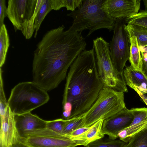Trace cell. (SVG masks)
<instances>
[{
  "label": "cell",
  "mask_w": 147,
  "mask_h": 147,
  "mask_svg": "<svg viewBox=\"0 0 147 147\" xmlns=\"http://www.w3.org/2000/svg\"><path fill=\"white\" fill-rule=\"evenodd\" d=\"M65 28L63 25L47 32L34 52L33 81L47 92L64 80L74 61L86 50L87 43L82 33Z\"/></svg>",
  "instance_id": "6da1fadb"
},
{
  "label": "cell",
  "mask_w": 147,
  "mask_h": 147,
  "mask_svg": "<svg viewBox=\"0 0 147 147\" xmlns=\"http://www.w3.org/2000/svg\"><path fill=\"white\" fill-rule=\"evenodd\" d=\"M103 86L98 75L94 48L83 51L70 66L66 77L62 102L63 119L86 112Z\"/></svg>",
  "instance_id": "7a4b0ae2"
},
{
  "label": "cell",
  "mask_w": 147,
  "mask_h": 147,
  "mask_svg": "<svg viewBox=\"0 0 147 147\" xmlns=\"http://www.w3.org/2000/svg\"><path fill=\"white\" fill-rule=\"evenodd\" d=\"M103 0H84L77 9L67 16L73 19L72 24L67 30L68 31L79 32L89 30L87 37L94 31L105 28L110 32L113 30L115 20L102 9Z\"/></svg>",
  "instance_id": "3957f363"
},
{
  "label": "cell",
  "mask_w": 147,
  "mask_h": 147,
  "mask_svg": "<svg viewBox=\"0 0 147 147\" xmlns=\"http://www.w3.org/2000/svg\"><path fill=\"white\" fill-rule=\"evenodd\" d=\"M47 91L33 81L19 83L11 90L8 105L15 115L31 112L47 103Z\"/></svg>",
  "instance_id": "277c9868"
},
{
  "label": "cell",
  "mask_w": 147,
  "mask_h": 147,
  "mask_svg": "<svg viewBox=\"0 0 147 147\" xmlns=\"http://www.w3.org/2000/svg\"><path fill=\"white\" fill-rule=\"evenodd\" d=\"M99 77L104 86L115 90L128 91L123 74L115 68L111 58L109 43L101 37L93 40Z\"/></svg>",
  "instance_id": "5b68a950"
},
{
  "label": "cell",
  "mask_w": 147,
  "mask_h": 147,
  "mask_svg": "<svg viewBox=\"0 0 147 147\" xmlns=\"http://www.w3.org/2000/svg\"><path fill=\"white\" fill-rule=\"evenodd\" d=\"M124 93L104 86L95 102L84 114L82 127H89L105 119L125 107Z\"/></svg>",
  "instance_id": "8992f818"
},
{
  "label": "cell",
  "mask_w": 147,
  "mask_h": 147,
  "mask_svg": "<svg viewBox=\"0 0 147 147\" xmlns=\"http://www.w3.org/2000/svg\"><path fill=\"white\" fill-rule=\"evenodd\" d=\"M42 0H9L6 13L15 32L21 30L26 39L35 30L34 21Z\"/></svg>",
  "instance_id": "52a82bcc"
},
{
  "label": "cell",
  "mask_w": 147,
  "mask_h": 147,
  "mask_svg": "<svg viewBox=\"0 0 147 147\" xmlns=\"http://www.w3.org/2000/svg\"><path fill=\"white\" fill-rule=\"evenodd\" d=\"M126 24L125 18L115 20L113 35L109 43L113 64L118 72L122 74L130 57L129 39L125 28Z\"/></svg>",
  "instance_id": "ba28073f"
},
{
  "label": "cell",
  "mask_w": 147,
  "mask_h": 147,
  "mask_svg": "<svg viewBox=\"0 0 147 147\" xmlns=\"http://www.w3.org/2000/svg\"><path fill=\"white\" fill-rule=\"evenodd\" d=\"M140 4V0H103L101 8L115 20L126 19L137 13Z\"/></svg>",
  "instance_id": "9c48e42d"
},
{
  "label": "cell",
  "mask_w": 147,
  "mask_h": 147,
  "mask_svg": "<svg viewBox=\"0 0 147 147\" xmlns=\"http://www.w3.org/2000/svg\"><path fill=\"white\" fill-rule=\"evenodd\" d=\"M134 117L130 109L125 107L115 114L104 120L102 129L104 134L108 135L110 139H116L120 132L130 125Z\"/></svg>",
  "instance_id": "30bf717a"
},
{
  "label": "cell",
  "mask_w": 147,
  "mask_h": 147,
  "mask_svg": "<svg viewBox=\"0 0 147 147\" xmlns=\"http://www.w3.org/2000/svg\"><path fill=\"white\" fill-rule=\"evenodd\" d=\"M0 147H12L19 142L20 136L14 119V114L9 106L5 115L0 119Z\"/></svg>",
  "instance_id": "8fae6325"
},
{
  "label": "cell",
  "mask_w": 147,
  "mask_h": 147,
  "mask_svg": "<svg viewBox=\"0 0 147 147\" xmlns=\"http://www.w3.org/2000/svg\"><path fill=\"white\" fill-rule=\"evenodd\" d=\"M19 142L27 147H75L77 142L70 139L48 136H20Z\"/></svg>",
  "instance_id": "7c38bea8"
},
{
  "label": "cell",
  "mask_w": 147,
  "mask_h": 147,
  "mask_svg": "<svg viewBox=\"0 0 147 147\" xmlns=\"http://www.w3.org/2000/svg\"><path fill=\"white\" fill-rule=\"evenodd\" d=\"M123 74L126 85L136 92L140 97L147 94V78L142 71L126 65Z\"/></svg>",
  "instance_id": "4fadbf2b"
},
{
  "label": "cell",
  "mask_w": 147,
  "mask_h": 147,
  "mask_svg": "<svg viewBox=\"0 0 147 147\" xmlns=\"http://www.w3.org/2000/svg\"><path fill=\"white\" fill-rule=\"evenodd\" d=\"M14 119L20 136L25 132L46 127L47 121L31 112L22 114H14Z\"/></svg>",
  "instance_id": "5bb4252c"
},
{
  "label": "cell",
  "mask_w": 147,
  "mask_h": 147,
  "mask_svg": "<svg viewBox=\"0 0 147 147\" xmlns=\"http://www.w3.org/2000/svg\"><path fill=\"white\" fill-rule=\"evenodd\" d=\"M104 119L99 120L90 127L86 132L70 139L76 141L78 146H87L90 143L102 139L105 136L102 129Z\"/></svg>",
  "instance_id": "9a60e30c"
},
{
  "label": "cell",
  "mask_w": 147,
  "mask_h": 147,
  "mask_svg": "<svg viewBox=\"0 0 147 147\" xmlns=\"http://www.w3.org/2000/svg\"><path fill=\"white\" fill-rule=\"evenodd\" d=\"M128 36L130 43L129 60L130 66L135 70L142 71V59L137 37L134 35H128Z\"/></svg>",
  "instance_id": "2e32d148"
},
{
  "label": "cell",
  "mask_w": 147,
  "mask_h": 147,
  "mask_svg": "<svg viewBox=\"0 0 147 147\" xmlns=\"http://www.w3.org/2000/svg\"><path fill=\"white\" fill-rule=\"evenodd\" d=\"M125 28L128 35L137 37L139 47L147 46V28L140 26L127 24Z\"/></svg>",
  "instance_id": "e0dca14e"
},
{
  "label": "cell",
  "mask_w": 147,
  "mask_h": 147,
  "mask_svg": "<svg viewBox=\"0 0 147 147\" xmlns=\"http://www.w3.org/2000/svg\"><path fill=\"white\" fill-rule=\"evenodd\" d=\"M147 128V119L137 124L130 126L120 132L118 137L126 143L134 135Z\"/></svg>",
  "instance_id": "ac0fdd59"
},
{
  "label": "cell",
  "mask_w": 147,
  "mask_h": 147,
  "mask_svg": "<svg viewBox=\"0 0 147 147\" xmlns=\"http://www.w3.org/2000/svg\"><path fill=\"white\" fill-rule=\"evenodd\" d=\"M9 45V38L5 24L0 28V67L4 64L7 53Z\"/></svg>",
  "instance_id": "d6986e66"
},
{
  "label": "cell",
  "mask_w": 147,
  "mask_h": 147,
  "mask_svg": "<svg viewBox=\"0 0 147 147\" xmlns=\"http://www.w3.org/2000/svg\"><path fill=\"white\" fill-rule=\"evenodd\" d=\"M52 10L50 0H42L34 20V25L35 30L34 38H36L38 31L45 17Z\"/></svg>",
  "instance_id": "ffe728a7"
},
{
  "label": "cell",
  "mask_w": 147,
  "mask_h": 147,
  "mask_svg": "<svg viewBox=\"0 0 147 147\" xmlns=\"http://www.w3.org/2000/svg\"><path fill=\"white\" fill-rule=\"evenodd\" d=\"M84 113L78 116L67 119L61 133L62 136L68 138V136L72 132L82 127L84 121Z\"/></svg>",
  "instance_id": "44dd1931"
},
{
  "label": "cell",
  "mask_w": 147,
  "mask_h": 147,
  "mask_svg": "<svg viewBox=\"0 0 147 147\" xmlns=\"http://www.w3.org/2000/svg\"><path fill=\"white\" fill-rule=\"evenodd\" d=\"M123 147H147V128L132 136Z\"/></svg>",
  "instance_id": "7402d4cb"
},
{
  "label": "cell",
  "mask_w": 147,
  "mask_h": 147,
  "mask_svg": "<svg viewBox=\"0 0 147 147\" xmlns=\"http://www.w3.org/2000/svg\"><path fill=\"white\" fill-rule=\"evenodd\" d=\"M125 144L120 140L101 139L90 143L86 147H123Z\"/></svg>",
  "instance_id": "603a6c76"
},
{
  "label": "cell",
  "mask_w": 147,
  "mask_h": 147,
  "mask_svg": "<svg viewBox=\"0 0 147 147\" xmlns=\"http://www.w3.org/2000/svg\"><path fill=\"white\" fill-rule=\"evenodd\" d=\"M125 20L127 24L138 25L147 28V11L141 10Z\"/></svg>",
  "instance_id": "cb8c5ba5"
},
{
  "label": "cell",
  "mask_w": 147,
  "mask_h": 147,
  "mask_svg": "<svg viewBox=\"0 0 147 147\" xmlns=\"http://www.w3.org/2000/svg\"><path fill=\"white\" fill-rule=\"evenodd\" d=\"M67 121V119L63 118L47 121L46 127L59 134L63 137L61 133Z\"/></svg>",
  "instance_id": "d4e9b609"
},
{
  "label": "cell",
  "mask_w": 147,
  "mask_h": 147,
  "mask_svg": "<svg viewBox=\"0 0 147 147\" xmlns=\"http://www.w3.org/2000/svg\"><path fill=\"white\" fill-rule=\"evenodd\" d=\"M8 106L4 91L2 77V71L0 68V119L4 116Z\"/></svg>",
  "instance_id": "484cf974"
},
{
  "label": "cell",
  "mask_w": 147,
  "mask_h": 147,
  "mask_svg": "<svg viewBox=\"0 0 147 147\" xmlns=\"http://www.w3.org/2000/svg\"><path fill=\"white\" fill-rule=\"evenodd\" d=\"M130 110L133 115L134 117L130 126L139 123L147 119V108H133L131 109Z\"/></svg>",
  "instance_id": "4316f807"
},
{
  "label": "cell",
  "mask_w": 147,
  "mask_h": 147,
  "mask_svg": "<svg viewBox=\"0 0 147 147\" xmlns=\"http://www.w3.org/2000/svg\"><path fill=\"white\" fill-rule=\"evenodd\" d=\"M83 0H65V7L67 10L73 11L81 5Z\"/></svg>",
  "instance_id": "83f0119b"
},
{
  "label": "cell",
  "mask_w": 147,
  "mask_h": 147,
  "mask_svg": "<svg viewBox=\"0 0 147 147\" xmlns=\"http://www.w3.org/2000/svg\"><path fill=\"white\" fill-rule=\"evenodd\" d=\"M5 1L0 0V28L4 24L5 18L7 16V7L6 6Z\"/></svg>",
  "instance_id": "f1b7e54d"
},
{
  "label": "cell",
  "mask_w": 147,
  "mask_h": 147,
  "mask_svg": "<svg viewBox=\"0 0 147 147\" xmlns=\"http://www.w3.org/2000/svg\"><path fill=\"white\" fill-rule=\"evenodd\" d=\"M52 10H57L65 7V0H50Z\"/></svg>",
  "instance_id": "f546056e"
},
{
  "label": "cell",
  "mask_w": 147,
  "mask_h": 147,
  "mask_svg": "<svg viewBox=\"0 0 147 147\" xmlns=\"http://www.w3.org/2000/svg\"><path fill=\"white\" fill-rule=\"evenodd\" d=\"M90 128L88 127H82L77 129L71 132L68 136V138L71 139L72 138L75 137L83 134L86 132Z\"/></svg>",
  "instance_id": "4dcf8cb0"
},
{
  "label": "cell",
  "mask_w": 147,
  "mask_h": 147,
  "mask_svg": "<svg viewBox=\"0 0 147 147\" xmlns=\"http://www.w3.org/2000/svg\"><path fill=\"white\" fill-rule=\"evenodd\" d=\"M141 55L143 61L142 71L147 78V58L142 54Z\"/></svg>",
  "instance_id": "1f68e13d"
},
{
  "label": "cell",
  "mask_w": 147,
  "mask_h": 147,
  "mask_svg": "<svg viewBox=\"0 0 147 147\" xmlns=\"http://www.w3.org/2000/svg\"><path fill=\"white\" fill-rule=\"evenodd\" d=\"M140 98L144 103L147 105V97L146 96L145 94L141 96Z\"/></svg>",
  "instance_id": "d6a6232c"
},
{
  "label": "cell",
  "mask_w": 147,
  "mask_h": 147,
  "mask_svg": "<svg viewBox=\"0 0 147 147\" xmlns=\"http://www.w3.org/2000/svg\"><path fill=\"white\" fill-rule=\"evenodd\" d=\"M12 147H27L24 145L18 142L14 145Z\"/></svg>",
  "instance_id": "836d02e7"
},
{
  "label": "cell",
  "mask_w": 147,
  "mask_h": 147,
  "mask_svg": "<svg viewBox=\"0 0 147 147\" xmlns=\"http://www.w3.org/2000/svg\"><path fill=\"white\" fill-rule=\"evenodd\" d=\"M141 53H147V46L144 47H139Z\"/></svg>",
  "instance_id": "e575fe53"
},
{
  "label": "cell",
  "mask_w": 147,
  "mask_h": 147,
  "mask_svg": "<svg viewBox=\"0 0 147 147\" xmlns=\"http://www.w3.org/2000/svg\"><path fill=\"white\" fill-rule=\"evenodd\" d=\"M143 1L145 7V10L147 11V0H143Z\"/></svg>",
  "instance_id": "d590c367"
},
{
  "label": "cell",
  "mask_w": 147,
  "mask_h": 147,
  "mask_svg": "<svg viewBox=\"0 0 147 147\" xmlns=\"http://www.w3.org/2000/svg\"><path fill=\"white\" fill-rule=\"evenodd\" d=\"M141 54L143 55L144 56L147 58V53H141Z\"/></svg>",
  "instance_id": "8d00e7d4"
}]
</instances>
